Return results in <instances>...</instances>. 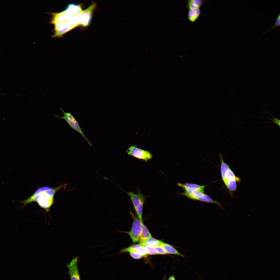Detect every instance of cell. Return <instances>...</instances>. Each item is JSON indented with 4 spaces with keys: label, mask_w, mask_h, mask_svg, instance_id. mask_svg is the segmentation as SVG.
I'll list each match as a JSON object with an SVG mask.
<instances>
[{
    "label": "cell",
    "mask_w": 280,
    "mask_h": 280,
    "mask_svg": "<svg viewBox=\"0 0 280 280\" xmlns=\"http://www.w3.org/2000/svg\"><path fill=\"white\" fill-rule=\"evenodd\" d=\"M221 162V171L222 179L225 184L226 183V176L227 171L229 169V166L225 163L221 155L219 154Z\"/></svg>",
    "instance_id": "7c38bea8"
},
{
    "label": "cell",
    "mask_w": 280,
    "mask_h": 280,
    "mask_svg": "<svg viewBox=\"0 0 280 280\" xmlns=\"http://www.w3.org/2000/svg\"><path fill=\"white\" fill-rule=\"evenodd\" d=\"M141 246L144 249L147 255H155L158 254L157 251L152 247L145 244Z\"/></svg>",
    "instance_id": "d6986e66"
},
{
    "label": "cell",
    "mask_w": 280,
    "mask_h": 280,
    "mask_svg": "<svg viewBox=\"0 0 280 280\" xmlns=\"http://www.w3.org/2000/svg\"><path fill=\"white\" fill-rule=\"evenodd\" d=\"M65 11L67 13L73 16L79 14L82 11L80 6L73 3L68 5Z\"/></svg>",
    "instance_id": "9c48e42d"
},
{
    "label": "cell",
    "mask_w": 280,
    "mask_h": 280,
    "mask_svg": "<svg viewBox=\"0 0 280 280\" xmlns=\"http://www.w3.org/2000/svg\"><path fill=\"white\" fill-rule=\"evenodd\" d=\"M128 154L138 159L143 160L146 162L152 158V156L149 151L132 145L127 150Z\"/></svg>",
    "instance_id": "3957f363"
},
{
    "label": "cell",
    "mask_w": 280,
    "mask_h": 280,
    "mask_svg": "<svg viewBox=\"0 0 280 280\" xmlns=\"http://www.w3.org/2000/svg\"><path fill=\"white\" fill-rule=\"evenodd\" d=\"M240 180L234 179L228 181L226 186L230 192L235 191L236 190L237 182H239Z\"/></svg>",
    "instance_id": "e0dca14e"
},
{
    "label": "cell",
    "mask_w": 280,
    "mask_h": 280,
    "mask_svg": "<svg viewBox=\"0 0 280 280\" xmlns=\"http://www.w3.org/2000/svg\"><path fill=\"white\" fill-rule=\"evenodd\" d=\"M178 186L182 187L184 189L189 188H192L200 190L203 193L205 185H200L194 184L186 183L184 184L178 183L177 184Z\"/></svg>",
    "instance_id": "5bb4252c"
},
{
    "label": "cell",
    "mask_w": 280,
    "mask_h": 280,
    "mask_svg": "<svg viewBox=\"0 0 280 280\" xmlns=\"http://www.w3.org/2000/svg\"><path fill=\"white\" fill-rule=\"evenodd\" d=\"M184 190L185 192L181 194L191 199L195 200L197 198L202 196L204 194L200 190L195 189L189 188Z\"/></svg>",
    "instance_id": "ba28073f"
},
{
    "label": "cell",
    "mask_w": 280,
    "mask_h": 280,
    "mask_svg": "<svg viewBox=\"0 0 280 280\" xmlns=\"http://www.w3.org/2000/svg\"><path fill=\"white\" fill-rule=\"evenodd\" d=\"M78 257L73 259L67 265L71 280H81L78 267Z\"/></svg>",
    "instance_id": "5b68a950"
},
{
    "label": "cell",
    "mask_w": 280,
    "mask_h": 280,
    "mask_svg": "<svg viewBox=\"0 0 280 280\" xmlns=\"http://www.w3.org/2000/svg\"><path fill=\"white\" fill-rule=\"evenodd\" d=\"M276 22L275 23L274 25L271 27L270 29L264 33L262 35H264V34L267 32H268L270 30H272L275 27H276L277 26H279L280 25V14L279 13L278 15L277 16V18L275 19Z\"/></svg>",
    "instance_id": "ffe728a7"
},
{
    "label": "cell",
    "mask_w": 280,
    "mask_h": 280,
    "mask_svg": "<svg viewBox=\"0 0 280 280\" xmlns=\"http://www.w3.org/2000/svg\"><path fill=\"white\" fill-rule=\"evenodd\" d=\"M168 280H175L174 275H172L170 276Z\"/></svg>",
    "instance_id": "cb8c5ba5"
},
{
    "label": "cell",
    "mask_w": 280,
    "mask_h": 280,
    "mask_svg": "<svg viewBox=\"0 0 280 280\" xmlns=\"http://www.w3.org/2000/svg\"><path fill=\"white\" fill-rule=\"evenodd\" d=\"M152 237V236L149 230L142 222V229L138 241L139 244L140 245H141L146 240Z\"/></svg>",
    "instance_id": "30bf717a"
},
{
    "label": "cell",
    "mask_w": 280,
    "mask_h": 280,
    "mask_svg": "<svg viewBox=\"0 0 280 280\" xmlns=\"http://www.w3.org/2000/svg\"><path fill=\"white\" fill-rule=\"evenodd\" d=\"M200 13V9L189 10L188 13V18L190 21L194 22L199 17Z\"/></svg>",
    "instance_id": "4fadbf2b"
},
{
    "label": "cell",
    "mask_w": 280,
    "mask_h": 280,
    "mask_svg": "<svg viewBox=\"0 0 280 280\" xmlns=\"http://www.w3.org/2000/svg\"><path fill=\"white\" fill-rule=\"evenodd\" d=\"M129 253L131 257L135 259H140L142 258L143 256L142 255L137 253L130 252Z\"/></svg>",
    "instance_id": "7402d4cb"
},
{
    "label": "cell",
    "mask_w": 280,
    "mask_h": 280,
    "mask_svg": "<svg viewBox=\"0 0 280 280\" xmlns=\"http://www.w3.org/2000/svg\"><path fill=\"white\" fill-rule=\"evenodd\" d=\"M142 222L139 218H135L130 230L124 232L130 236L134 243L137 242L139 241Z\"/></svg>",
    "instance_id": "277c9868"
},
{
    "label": "cell",
    "mask_w": 280,
    "mask_h": 280,
    "mask_svg": "<svg viewBox=\"0 0 280 280\" xmlns=\"http://www.w3.org/2000/svg\"><path fill=\"white\" fill-rule=\"evenodd\" d=\"M169 254H172L180 256L182 257H184L185 255L181 254L172 246L163 242H162L160 246Z\"/></svg>",
    "instance_id": "8fae6325"
},
{
    "label": "cell",
    "mask_w": 280,
    "mask_h": 280,
    "mask_svg": "<svg viewBox=\"0 0 280 280\" xmlns=\"http://www.w3.org/2000/svg\"><path fill=\"white\" fill-rule=\"evenodd\" d=\"M234 179L240 180V179L239 177H236L235 175L234 172L230 168L227 171L226 174L225 185H226L228 181Z\"/></svg>",
    "instance_id": "ac0fdd59"
},
{
    "label": "cell",
    "mask_w": 280,
    "mask_h": 280,
    "mask_svg": "<svg viewBox=\"0 0 280 280\" xmlns=\"http://www.w3.org/2000/svg\"><path fill=\"white\" fill-rule=\"evenodd\" d=\"M163 242L161 241L152 237L146 240L141 246L145 244L153 247L160 246Z\"/></svg>",
    "instance_id": "2e32d148"
},
{
    "label": "cell",
    "mask_w": 280,
    "mask_h": 280,
    "mask_svg": "<svg viewBox=\"0 0 280 280\" xmlns=\"http://www.w3.org/2000/svg\"><path fill=\"white\" fill-rule=\"evenodd\" d=\"M127 252H136L145 257L147 256L143 248L139 244H132L127 248L123 249L119 252L120 253Z\"/></svg>",
    "instance_id": "52a82bcc"
},
{
    "label": "cell",
    "mask_w": 280,
    "mask_h": 280,
    "mask_svg": "<svg viewBox=\"0 0 280 280\" xmlns=\"http://www.w3.org/2000/svg\"><path fill=\"white\" fill-rule=\"evenodd\" d=\"M64 185L62 184L53 188L44 186L38 188L28 198L20 201V204H23L21 208H23L28 204L36 201L40 207L48 212L54 203L55 194Z\"/></svg>",
    "instance_id": "6da1fadb"
},
{
    "label": "cell",
    "mask_w": 280,
    "mask_h": 280,
    "mask_svg": "<svg viewBox=\"0 0 280 280\" xmlns=\"http://www.w3.org/2000/svg\"><path fill=\"white\" fill-rule=\"evenodd\" d=\"M271 122L274 123L278 125L279 127H280V120L279 119L274 117L273 120H272V121Z\"/></svg>",
    "instance_id": "603a6c76"
},
{
    "label": "cell",
    "mask_w": 280,
    "mask_h": 280,
    "mask_svg": "<svg viewBox=\"0 0 280 280\" xmlns=\"http://www.w3.org/2000/svg\"><path fill=\"white\" fill-rule=\"evenodd\" d=\"M60 109L62 113L63 116H60L58 115L55 116L56 117L60 118L64 120L70 125V127L81 134L82 136L87 141L90 146L92 145L90 142L86 137L81 130L79 124L74 116L70 113L65 112L61 108Z\"/></svg>",
    "instance_id": "7a4b0ae2"
},
{
    "label": "cell",
    "mask_w": 280,
    "mask_h": 280,
    "mask_svg": "<svg viewBox=\"0 0 280 280\" xmlns=\"http://www.w3.org/2000/svg\"><path fill=\"white\" fill-rule=\"evenodd\" d=\"M90 6L87 10L83 11L76 16L78 24H80L83 26H87L90 23L92 19V14L90 11L93 8Z\"/></svg>",
    "instance_id": "8992f818"
},
{
    "label": "cell",
    "mask_w": 280,
    "mask_h": 280,
    "mask_svg": "<svg viewBox=\"0 0 280 280\" xmlns=\"http://www.w3.org/2000/svg\"><path fill=\"white\" fill-rule=\"evenodd\" d=\"M157 252L158 254L160 255H166L169 254L162 248L160 246L154 247Z\"/></svg>",
    "instance_id": "44dd1931"
},
{
    "label": "cell",
    "mask_w": 280,
    "mask_h": 280,
    "mask_svg": "<svg viewBox=\"0 0 280 280\" xmlns=\"http://www.w3.org/2000/svg\"><path fill=\"white\" fill-rule=\"evenodd\" d=\"M204 1L201 0H190L187 2V6L189 10L200 9L203 4Z\"/></svg>",
    "instance_id": "9a60e30c"
}]
</instances>
